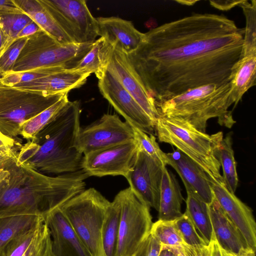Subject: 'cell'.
<instances>
[{"instance_id": "f6af8a7d", "label": "cell", "mask_w": 256, "mask_h": 256, "mask_svg": "<svg viewBox=\"0 0 256 256\" xmlns=\"http://www.w3.org/2000/svg\"><path fill=\"white\" fill-rule=\"evenodd\" d=\"M14 142V138L8 136L0 132V150L12 149Z\"/></svg>"}, {"instance_id": "603a6c76", "label": "cell", "mask_w": 256, "mask_h": 256, "mask_svg": "<svg viewBox=\"0 0 256 256\" xmlns=\"http://www.w3.org/2000/svg\"><path fill=\"white\" fill-rule=\"evenodd\" d=\"M14 2L43 31L56 42L62 44L74 43L59 26L40 0H14Z\"/></svg>"}, {"instance_id": "f1b7e54d", "label": "cell", "mask_w": 256, "mask_h": 256, "mask_svg": "<svg viewBox=\"0 0 256 256\" xmlns=\"http://www.w3.org/2000/svg\"><path fill=\"white\" fill-rule=\"evenodd\" d=\"M232 144L231 134H227L220 142L216 157L222 168L223 183L230 192L234 194L238 179Z\"/></svg>"}, {"instance_id": "30bf717a", "label": "cell", "mask_w": 256, "mask_h": 256, "mask_svg": "<svg viewBox=\"0 0 256 256\" xmlns=\"http://www.w3.org/2000/svg\"><path fill=\"white\" fill-rule=\"evenodd\" d=\"M75 44H92L98 36L96 18L84 0H40Z\"/></svg>"}, {"instance_id": "52a82bcc", "label": "cell", "mask_w": 256, "mask_h": 256, "mask_svg": "<svg viewBox=\"0 0 256 256\" xmlns=\"http://www.w3.org/2000/svg\"><path fill=\"white\" fill-rule=\"evenodd\" d=\"M92 44H62L41 30L28 37L12 70L8 74L50 67L73 70L89 52Z\"/></svg>"}, {"instance_id": "ffe728a7", "label": "cell", "mask_w": 256, "mask_h": 256, "mask_svg": "<svg viewBox=\"0 0 256 256\" xmlns=\"http://www.w3.org/2000/svg\"><path fill=\"white\" fill-rule=\"evenodd\" d=\"M90 75L81 70H64L12 87L46 95L68 93L84 85Z\"/></svg>"}, {"instance_id": "8fae6325", "label": "cell", "mask_w": 256, "mask_h": 256, "mask_svg": "<svg viewBox=\"0 0 256 256\" xmlns=\"http://www.w3.org/2000/svg\"><path fill=\"white\" fill-rule=\"evenodd\" d=\"M132 126L116 114H104L98 120L80 127L76 146L83 154L117 144L134 140Z\"/></svg>"}, {"instance_id": "4dcf8cb0", "label": "cell", "mask_w": 256, "mask_h": 256, "mask_svg": "<svg viewBox=\"0 0 256 256\" xmlns=\"http://www.w3.org/2000/svg\"><path fill=\"white\" fill-rule=\"evenodd\" d=\"M244 12L246 19V26L244 28V35L242 56L256 54V1L249 2L242 0L238 6Z\"/></svg>"}, {"instance_id": "60d3db41", "label": "cell", "mask_w": 256, "mask_h": 256, "mask_svg": "<svg viewBox=\"0 0 256 256\" xmlns=\"http://www.w3.org/2000/svg\"><path fill=\"white\" fill-rule=\"evenodd\" d=\"M161 247L160 242L150 233L133 256H158Z\"/></svg>"}, {"instance_id": "9c48e42d", "label": "cell", "mask_w": 256, "mask_h": 256, "mask_svg": "<svg viewBox=\"0 0 256 256\" xmlns=\"http://www.w3.org/2000/svg\"><path fill=\"white\" fill-rule=\"evenodd\" d=\"M121 206L115 256H133L150 234L153 222L150 208L130 187L118 194Z\"/></svg>"}, {"instance_id": "cb8c5ba5", "label": "cell", "mask_w": 256, "mask_h": 256, "mask_svg": "<svg viewBox=\"0 0 256 256\" xmlns=\"http://www.w3.org/2000/svg\"><path fill=\"white\" fill-rule=\"evenodd\" d=\"M256 54L241 57L233 67L230 82L234 109L243 95L256 85Z\"/></svg>"}, {"instance_id": "7bdbcfd3", "label": "cell", "mask_w": 256, "mask_h": 256, "mask_svg": "<svg viewBox=\"0 0 256 256\" xmlns=\"http://www.w3.org/2000/svg\"><path fill=\"white\" fill-rule=\"evenodd\" d=\"M42 30L38 24L34 20L28 23L19 32L18 38L28 37Z\"/></svg>"}, {"instance_id": "836d02e7", "label": "cell", "mask_w": 256, "mask_h": 256, "mask_svg": "<svg viewBox=\"0 0 256 256\" xmlns=\"http://www.w3.org/2000/svg\"><path fill=\"white\" fill-rule=\"evenodd\" d=\"M132 127L134 140L138 148L164 166L168 165V159L166 154L160 149L156 137L152 134H148L138 128Z\"/></svg>"}, {"instance_id": "1f68e13d", "label": "cell", "mask_w": 256, "mask_h": 256, "mask_svg": "<svg viewBox=\"0 0 256 256\" xmlns=\"http://www.w3.org/2000/svg\"><path fill=\"white\" fill-rule=\"evenodd\" d=\"M150 233L160 242L161 248L178 246L185 243L174 220H158L152 224Z\"/></svg>"}, {"instance_id": "7402d4cb", "label": "cell", "mask_w": 256, "mask_h": 256, "mask_svg": "<svg viewBox=\"0 0 256 256\" xmlns=\"http://www.w3.org/2000/svg\"><path fill=\"white\" fill-rule=\"evenodd\" d=\"M183 200L175 176L164 167L160 189L158 220H172L181 216Z\"/></svg>"}, {"instance_id": "f546056e", "label": "cell", "mask_w": 256, "mask_h": 256, "mask_svg": "<svg viewBox=\"0 0 256 256\" xmlns=\"http://www.w3.org/2000/svg\"><path fill=\"white\" fill-rule=\"evenodd\" d=\"M68 94L66 93L53 105L24 123L22 127L20 134L28 140L34 138L67 104L69 101Z\"/></svg>"}, {"instance_id": "74e56055", "label": "cell", "mask_w": 256, "mask_h": 256, "mask_svg": "<svg viewBox=\"0 0 256 256\" xmlns=\"http://www.w3.org/2000/svg\"><path fill=\"white\" fill-rule=\"evenodd\" d=\"M184 242L190 246L208 245L198 232L193 222L184 212L174 220Z\"/></svg>"}, {"instance_id": "44dd1931", "label": "cell", "mask_w": 256, "mask_h": 256, "mask_svg": "<svg viewBox=\"0 0 256 256\" xmlns=\"http://www.w3.org/2000/svg\"><path fill=\"white\" fill-rule=\"evenodd\" d=\"M212 231L220 246L225 250L237 253L248 248L243 236L214 198L208 204Z\"/></svg>"}, {"instance_id": "ab89813d", "label": "cell", "mask_w": 256, "mask_h": 256, "mask_svg": "<svg viewBox=\"0 0 256 256\" xmlns=\"http://www.w3.org/2000/svg\"><path fill=\"white\" fill-rule=\"evenodd\" d=\"M166 248L176 256H211L210 245L190 246L183 244L174 246L162 247Z\"/></svg>"}, {"instance_id": "4316f807", "label": "cell", "mask_w": 256, "mask_h": 256, "mask_svg": "<svg viewBox=\"0 0 256 256\" xmlns=\"http://www.w3.org/2000/svg\"><path fill=\"white\" fill-rule=\"evenodd\" d=\"M185 212L189 216L198 232L209 244L212 234L208 204L195 193L186 191Z\"/></svg>"}, {"instance_id": "8992f818", "label": "cell", "mask_w": 256, "mask_h": 256, "mask_svg": "<svg viewBox=\"0 0 256 256\" xmlns=\"http://www.w3.org/2000/svg\"><path fill=\"white\" fill-rule=\"evenodd\" d=\"M110 204L98 191L91 188L84 190L60 207L92 256H106L102 230Z\"/></svg>"}, {"instance_id": "7dc6e473", "label": "cell", "mask_w": 256, "mask_h": 256, "mask_svg": "<svg viewBox=\"0 0 256 256\" xmlns=\"http://www.w3.org/2000/svg\"><path fill=\"white\" fill-rule=\"evenodd\" d=\"M8 46L7 38L0 27V56Z\"/></svg>"}, {"instance_id": "277c9868", "label": "cell", "mask_w": 256, "mask_h": 256, "mask_svg": "<svg viewBox=\"0 0 256 256\" xmlns=\"http://www.w3.org/2000/svg\"><path fill=\"white\" fill-rule=\"evenodd\" d=\"M154 104L159 116L182 118L204 132L212 118H218L220 124L228 128L236 123L228 110L234 104L230 82L198 87L169 99L154 100Z\"/></svg>"}, {"instance_id": "816d5d0a", "label": "cell", "mask_w": 256, "mask_h": 256, "mask_svg": "<svg viewBox=\"0 0 256 256\" xmlns=\"http://www.w3.org/2000/svg\"><path fill=\"white\" fill-rule=\"evenodd\" d=\"M158 256H176L174 253L166 248H161Z\"/></svg>"}, {"instance_id": "ee69618b", "label": "cell", "mask_w": 256, "mask_h": 256, "mask_svg": "<svg viewBox=\"0 0 256 256\" xmlns=\"http://www.w3.org/2000/svg\"><path fill=\"white\" fill-rule=\"evenodd\" d=\"M209 245L211 256H228V252L224 250L218 242L213 232Z\"/></svg>"}, {"instance_id": "c3c4849f", "label": "cell", "mask_w": 256, "mask_h": 256, "mask_svg": "<svg viewBox=\"0 0 256 256\" xmlns=\"http://www.w3.org/2000/svg\"><path fill=\"white\" fill-rule=\"evenodd\" d=\"M228 256H256V250L250 248L242 249L237 253L228 252Z\"/></svg>"}, {"instance_id": "5b68a950", "label": "cell", "mask_w": 256, "mask_h": 256, "mask_svg": "<svg viewBox=\"0 0 256 256\" xmlns=\"http://www.w3.org/2000/svg\"><path fill=\"white\" fill-rule=\"evenodd\" d=\"M154 130L159 142L176 147L198 164L212 179L223 182L216 152L223 137L218 132L208 134L188 122L160 116Z\"/></svg>"}, {"instance_id": "ba28073f", "label": "cell", "mask_w": 256, "mask_h": 256, "mask_svg": "<svg viewBox=\"0 0 256 256\" xmlns=\"http://www.w3.org/2000/svg\"><path fill=\"white\" fill-rule=\"evenodd\" d=\"M64 94L46 95L0 83V132L14 138L26 121L47 109Z\"/></svg>"}, {"instance_id": "e575fe53", "label": "cell", "mask_w": 256, "mask_h": 256, "mask_svg": "<svg viewBox=\"0 0 256 256\" xmlns=\"http://www.w3.org/2000/svg\"><path fill=\"white\" fill-rule=\"evenodd\" d=\"M64 70H66L62 67H50L9 74L0 78V83L4 86H12L18 84L30 82Z\"/></svg>"}, {"instance_id": "484cf974", "label": "cell", "mask_w": 256, "mask_h": 256, "mask_svg": "<svg viewBox=\"0 0 256 256\" xmlns=\"http://www.w3.org/2000/svg\"><path fill=\"white\" fill-rule=\"evenodd\" d=\"M44 220L41 216L21 215L0 218V252L12 240Z\"/></svg>"}, {"instance_id": "8d00e7d4", "label": "cell", "mask_w": 256, "mask_h": 256, "mask_svg": "<svg viewBox=\"0 0 256 256\" xmlns=\"http://www.w3.org/2000/svg\"><path fill=\"white\" fill-rule=\"evenodd\" d=\"M44 222L12 240L1 250L0 256H23Z\"/></svg>"}, {"instance_id": "f35d334b", "label": "cell", "mask_w": 256, "mask_h": 256, "mask_svg": "<svg viewBox=\"0 0 256 256\" xmlns=\"http://www.w3.org/2000/svg\"><path fill=\"white\" fill-rule=\"evenodd\" d=\"M28 37L14 41L0 56V78L11 72Z\"/></svg>"}, {"instance_id": "ac0fdd59", "label": "cell", "mask_w": 256, "mask_h": 256, "mask_svg": "<svg viewBox=\"0 0 256 256\" xmlns=\"http://www.w3.org/2000/svg\"><path fill=\"white\" fill-rule=\"evenodd\" d=\"M166 154L168 165L177 172L186 191L195 193L208 204L211 203L214 198L210 185L212 178L198 164L178 150Z\"/></svg>"}, {"instance_id": "681fc988", "label": "cell", "mask_w": 256, "mask_h": 256, "mask_svg": "<svg viewBox=\"0 0 256 256\" xmlns=\"http://www.w3.org/2000/svg\"><path fill=\"white\" fill-rule=\"evenodd\" d=\"M14 149L0 150V166L11 155Z\"/></svg>"}, {"instance_id": "d6a6232c", "label": "cell", "mask_w": 256, "mask_h": 256, "mask_svg": "<svg viewBox=\"0 0 256 256\" xmlns=\"http://www.w3.org/2000/svg\"><path fill=\"white\" fill-rule=\"evenodd\" d=\"M32 20L23 12L0 11V27L7 38L9 46L18 38L22 30Z\"/></svg>"}, {"instance_id": "4fadbf2b", "label": "cell", "mask_w": 256, "mask_h": 256, "mask_svg": "<svg viewBox=\"0 0 256 256\" xmlns=\"http://www.w3.org/2000/svg\"><path fill=\"white\" fill-rule=\"evenodd\" d=\"M98 86L103 97L131 126L150 134L156 122L108 70L98 79Z\"/></svg>"}, {"instance_id": "2e32d148", "label": "cell", "mask_w": 256, "mask_h": 256, "mask_svg": "<svg viewBox=\"0 0 256 256\" xmlns=\"http://www.w3.org/2000/svg\"><path fill=\"white\" fill-rule=\"evenodd\" d=\"M107 70L114 75L147 114L156 123L160 116L154 100L148 94L128 54L114 48Z\"/></svg>"}, {"instance_id": "3957f363", "label": "cell", "mask_w": 256, "mask_h": 256, "mask_svg": "<svg viewBox=\"0 0 256 256\" xmlns=\"http://www.w3.org/2000/svg\"><path fill=\"white\" fill-rule=\"evenodd\" d=\"M80 104L68 101L56 116L17 152L19 163L42 174H64L82 170L84 154L76 146Z\"/></svg>"}, {"instance_id": "b9f144b4", "label": "cell", "mask_w": 256, "mask_h": 256, "mask_svg": "<svg viewBox=\"0 0 256 256\" xmlns=\"http://www.w3.org/2000/svg\"><path fill=\"white\" fill-rule=\"evenodd\" d=\"M242 0H210V4L222 10H228L236 6H239Z\"/></svg>"}, {"instance_id": "d6986e66", "label": "cell", "mask_w": 256, "mask_h": 256, "mask_svg": "<svg viewBox=\"0 0 256 256\" xmlns=\"http://www.w3.org/2000/svg\"><path fill=\"white\" fill-rule=\"evenodd\" d=\"M98 36L104 38L115 48L129 54L140 46L144 38L133 24L118 17L96 18Z\"/></svg>"}, {"instance_id": "6da1fadb", "label": "cell", "mask_w": 256, "mask_h": 256, "mask_svg": "<svg viewBox=\"0 0 256 256\" xmlns=\"http://www.w3.org/2000/svg\"><path fill=\"white\" fill-rule=\"evenodd\" d=\"M244 28L222 14H194L144 33L130 60L154 100L230 81L240 60Z\"/></svg>"}, {"instance_id": "7c38bea8", "label": "cell", "mask_w": 256, "mask_h": 256, "mask_svg": "<svg viewBox=\"0 0 256 256\" xmlns=\"http://www.w3.org/2000/svg\"><path fill=\"white\" fill-rule=\"evenodd\" d=\"M138 146L134 140L84 154L82 170L89 177L122 176L126 178L136 159Z\"/></svg>"}, {"instance_id": "e0dca14e", "label": "cell", "mask_w": 256, "mask_h": 256, "mask_svg": "<svg viewBox=\"0 0 256 256\" xmlns=\"http://www.w3.org/2000/svg\"><path fill=\"white\" fill-rule=\"evenodd\" d=\"M43 217L50 230L53 256H92L60 208Z\"/></svg>"}, {"instance_id": "d4e9b609", "label": "cell", "mask_w": 256, "mask_h": 256, "mask_svg": "<svg viewBox=\"0 0 256 256\" xmlns=\"http://www.w3.org/2000/svg\"><path fill=\"white\" fill-rule=\"evenodd\" d=\"M114 46L103 37L96 40L78 64L73 70L92 74L98 79L102 78L110 62Z\"/></svg>"}, {"instance_id": "83f0119b", "label": "cell", "mask_w": 256, "mask_h": 256, "mask_svg": "<svg viewBox=\"0 0 256 256\" xmlns=\"http://www.w3.org/2000/svg\"><path fill=\"white\" fill-rule=\"evenodd\" d=\"M121 206L116 194L108 207L102 230V238L106 256H115L118 234Z\"/></svg>"}, {"instance_id": "5bb4252c", "label": "cell", "mask_w": 256, "mask_h": 256, "mask_svg": "<svg viewBox=\"0 0 256 256\" xmlns=\"http://www.w3.org/2000/svg\"><path fill=\"white\" fill-rule=\"evenodd\" d=\"M166 166L138 148L134 164L126 178L134 194L150 208L157 211Z\"/></svg>"}, {"instance_id": "d590c367", "label": "cell", "mask_w": 256, "mask_h": 256, "mask_svg": "<svg viewBox=\"0 0 256 256\" xmlns=\"http://www.w3.org/2000/svg\"><path fill=\"white\" fill-rule=\"evenodd\" d=\"M23 256H53L49 229L44 222Z\"/></svg>"}, {"instance_id": "f907efd6", "label": "cell", "mask_w": 256, "mask_h": 256, "mask_svg": "<svg viewBox=\"0 0 256 256\" xmlns=\"http://www.w3.org/2000/svg\"><path fill=\"white\" fill-rule=\"evenodd\" d=\"M175 2H178L181 4L186 5V6H192L194 5L196 3L198 2V0H174Z\"/></svg>"}, {"instance_id": "9a60e30c", "label": "cell", "mask_w": 256, "mask_h": 256, "mask_svg": "<svg viewBox=\"0 0 256 256\" xmlns=\"http://www.w3.org/2000/svg\"><path fill=\"white\" fill-rule=\"evenodd\" d=\"M214 198L239 230L248 248L256 250V223L252 210L230 192L222 182L210 180Z\"/></svg>"}, {"instance_id": "7a4b0ae2", "label": "cell", "mask_w": 256, "mask_h": 256, "mask_svg": "<svg viewBox=\"0 0 256 256\" xmlns=\"http://www.w3.org/2000/svg\"><path fill=\"white\" fill-rule=\"evenodd\" d=\"M88 177L82 170L46 176L19 163L14 150L0 166V218L44 216L83 191Z\"/></svg>"}, {"instance_id": "bcb514c9", "label": "cell", "mask_w": 256, "mask_h": 256, "mask_svg": "<svg viewBox=\"0 0 256 256\" xmlns=\"http://www.w3.org/2000/svg\"><path fill=\"white\" fill-rule=\"evenodd\" d=\"M0 11L22 12L14 2V0H0Z\"/></svg>"}]
</instances>
